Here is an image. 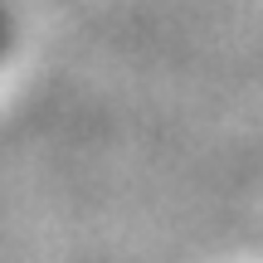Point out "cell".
Returning <instances> with one entry per match:
<instances>
[]
</instances>
